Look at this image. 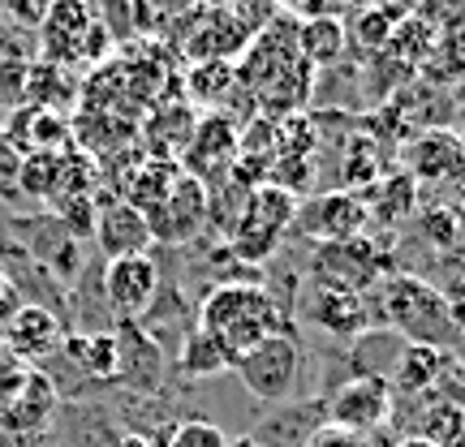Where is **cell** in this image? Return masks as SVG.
<instances>
[{"instance_id": "cell-35", "label": "cell", "mask_w": 465, "mask_h": 447, "mask_svg": "<svg viewBox=\"0 0 465 447\" xmlns=\"http://www.w3.org/2000/svg\"><path fill=\"white\" fill-rule=\"evenodd\" d=\"M9 5H14V14L26 17V22H39V14H44V5H39V0H9Z\"/></svg>"}, {"instance_id": "cell-39", "label": "cell", "mask_w": 465, "mask_h": 447, "mask_svg": "<svg viewBox=\"0 0 465 447\" xmlns=\"http://www.w3.org/2000/svg\"><path fill=\"white\" fill-rule=\"evenodd\" d=\"M0 14H5V0H0Z\"/></svg>"}, {"instance_id": "cell-34", "label": "cell", "mask_w": 465, "mask_h": 447, "mask_svg": "<svg viewBox=\"0 0 465 447\" xmlns=\"http://www.w3.org/2000/svg\"><path fill=\"white\" fill-rule=\"evenodd\" d=\"M362 0H311V14L306 17H341V14H349V9H358ZM302 17V22H306Z\"/></svg>"}, {"instance_id": "cell-36", "label": "cell", "mask_w": 465, "mask_h": 447, "mask_svg": "<svg viewBox=\"0 0 465 447\" xmlns=\"http://www.w3.org/2000/svg\"><path fill=\"white\" fill-rule=\"evenodd\" d=\"M113 447H151V439L147 434H134V431H125L121 439H113Z\"/></svg>"}, {"instance_id": "cell-11", "label": "cell", "mask_w": 465, "mask_h": 447, "mask_svg": "<svg viewBox=\"0 0 465 447\" xmlns=\"http://www.w3.org/2000/svg\"><path fill=\"white\" fill-rule=\"evenodd\" d=\"M108 258H134V254H147L155 246V237L147 228V216L134 211L125 199H113L95 207V232H91Z\"/></svg>"}, {"instance_id": "cell-5", "label": "cell", "mask_w": 465, "mask_h": 447, "mask_svg": "<svg viewBox=\"0 0 465 447\" xmlns=\"http://www.w3.org/2000/svg\"><path fill=\"white\" fill-rule=\"evenodd\" d=\"M392 417V387L388 374H353L328 400V422L345 426L353 434H375Z\"/></svg>"}, {"instance_id": "cell-18", "label": "cell", "mask_w": 465, "mask_h": 447, "mask_svg": "<svg viewBox=\"0 0 465 447\" xmlns=\"http://www.w3.org/2000/svg\"><path fill=\"white\" fill-rule=\"evenodd\" d=\"M311 318H315L319 327L328 335H336V340H353V335L366 332V306L358 293H336V288H323L315 297V306H311Z\"/></svg>"}, {"instance_id": "cell-1", "label": "cell", "mask_w": 465, "mask_h": 447, "mask_svg": "<svg viewBox=\"0 0 465 447\" xmlns=\"http://www.w3.org/2000/svg\"><path fill=\"white\" fill-rule=\"evenodd\" d=\"M232 73L237 86H246L263 103V112H302L315 95V69L302 61L298 22H284V14L242 48Z\"/></svg>"}, {"instance_id": "cell-32", "label": "cell", "mask_w": 465, "mask_h": 447, "mask_svg": "<svg viewBox=\"0 0 465 447\" xmlns=\"http://www.w3.org/2000/svg\"><path fill=\"white\" fill-rule=\"evenodd\" d=\"M302 447H366L362 434L345 431V426H336V422H319L315 431L306 434V443Z\"/></svg>"}, {"instance_id": "cell-10", "label": "cell", "mask_w": 465, "mask_h": 447, "mask_svg": "<svg viewBox=\"0 0 465 447\" xmlns=\"http://www.w3.org/2000/svg\"><path fill=\"white\" fill-rule=\"evenodd\" d=\"M237 125H232L224 112L199 116V125L190 133V147L182 155V172H190L194 181H212V177H224L237 164Z\"/></svg>"}, {"instance_id": "cell-9", "label": "cell", "mask_w": 465, "mask_h": 447, "mask_svg": "<svg viewBox=\"0 0 465 447\" xmlns=\"http://www.w3.org/2000/svg\"><path fill=\"white\" fill-rule=\"evenodd\" d=\"M177 34H190V39H185V56H190L194 65H199V61H232V56H242V48L250 44V31L232 17L229 5H203Z\"/></svg>"}, {"instance_id": "cell-6", "label": "cell", "mask_w": 465, "mask_h": 447, "mask_svg": "<svg viewBox=\"0 0 465 447\" xmlns=\"http://www.w3.org/2000/svg\"><path fill=\"white\" fill-rule=\"evenodd\" d=\"M160 293V267L151 254H134V258H108L104 267V297L113 306L121 323H138L151 310V301Z\"/></svg>"}, {"instance_id": "cell-14", "label": "cell", "mask_w": 465, "mask_h": 447, "mask_svg": "<svg viewBox=\"0 0 465 447\" xmlns=\"http://www.w3.org/2000/svg\"><path fill=\"white\" fill-rule=\"evenodd\" d=\"M116 340V379L134 383V387H155L160 370H164V353L138 323H121L113 332Z\"/></svg>"}, {"instance_id": "cell-8", "label": "cell", "mask_w": 465, "mask_h": 447, "mask_svg": "<svg viewBox=\"0 0 465 447\" xmlns=\"http://www.w3.org/2000/svg\"><path fill=\"white\" fill-rule=\"evenodd\" d=\"M100 17L86 0H48V9L39 14V48L48 52V65H78L86 31Z\"/></svg>"}, {"instance_id": "cell-25", "label": "cell", "mask_w": 465, "mask_h": 447, "mask_svg": "<svg viewBox=\"0 0 465 447\" xmlns=\"http://www.w3.org/2000/svg\"><path fill=\"white\" fill-rule=\"evenodd\" d=\"M130 9L143 31L160 34V31H182L185 22L203 9V0H130Z\"/></svg>"}, {"instance_id": "cell-19", "label": "cell", "mask_w": 465, "mask_h": 447, "mask_svg": "<svg viewBox=\"0 0 465 447\" xmlns=\"http://www.w3.org/2000/svg\"><path fill=\"white\" fill-rule=\"evenodd\" d=\"M298 48H302V61L311 69L336 65L349 52L345 22L341 17H306V22H298Z\"/></svg>"}, {"instance_id": "cell-37", "label": "cell", "mask_w": 465, "mask_h": 447, "mask_svg": "<svg viewBox=\"0 0 465 447\" xmlns=\"http://www.w3.org/2000/svg\"><path fill=\"white\" fill-rule=\"evenodd\" d=\"M281 9H289V14H298V17H306L311 14V0H276Z\"/></svg>"}, {"instance_id": "cell-2", "label": "cell", "mask_w": 465, "mask_h": 447, "mask_svg": "<svg viewBox=\"0 0 465 447\" xmlns=\"http://www.w3.org/2000/svg\"><path fill=\"white\" fill-rule=\"evenodd\" d=\"M199 332H207L237 362L242 353L263 345L267 335H281L289 327H284L281 301L272 297L267 288H259V284H250V280H232V284L212 288L203 297Z\"/></svg>"}, {"instance_id": "cell-33", "label": "cell", "mask_w": 465, "mask_h": 447, "mask_svg": "<svg viewBox=\"0 0 465 447\" xmlns=\"http://www.w3.org/2000/svg\"><path fill=\"white\" fill-rule=\"evenodd\" d=\"M362 5L366 9H375V14H383L392 26H401V22L418 9V0H362Z\"/></svg>"}, {"instance_id": "cell-28", "label": "cell", "mask_w": 465, "mask_h": 447, "mask_svg": "<svg viewBox=\"0 0 465 447\" xmlns=\"http://www.w3.org/2000/svg\"><path fill=\"white\" fill-rule=\"evenodd\" d=\"M232 86H237L232 61H199V65L185 73V91H190V100H199V103H220Z\"/></svg>"}, {"instance_id": "cell-21", "label": "cell", "mask_w": 465, "mask_h": 447, "mask_svg": "<svg viewBox=\"0 0 465 447\" xmlns=\"http://www.w3.org/2000/svg\"><path fill=\"white\" fill-rule=\"evenodd\" d=\"M61 345H65L69 362L78 365L86 379L116 383V340H113V332H100V335H65Z\"/></svg>"}, {"instance_id": "cell-23", "label": "cell", "mask_w": 465, "mask_h": 447, "mask_svg": "<svg viewBox=\"0 0 465 447\" xmlns=\"http://www.w3.org/2000/svg\"><path fill=\"white\" fill-rule=\"evenodd\" d=\"M22 100L31 103V108H39V112H52V108H61V103L74 100V86H69L61 65L39 61V65H31L26 78H22Z\"/></svg>"}, {"instance_id": "cell-29", "label": "cell", "mask_w": 465, "mask_h": 447, "mask_svg": "<svg viewBox=\"0 0 465 447\" xmlns=\"http://www.w3.org/2000/svg\"><path fill=\"white\" fill-rule=\"evenodd\" d=\"M392 22L383 14H375V9H366V5H358L353 9V22L345 26V39L353 44L358 52H366V56H380V52H388V39H392Z\"/></svg>"}, {"instance_id": "cell-22", "label": "cell", "mask_w": 465, "mask_h": 447, "mask_svg": "<svg viewBox=\"0 0 465 447\" xmlns=\"http://www.w3.org/2000/svg\"><path fill=\"white\" fill-rule=\"evenodd\" d=\"M52 383L44 379V374H26L22 379V387H17V396L5 404V426H14V431H31V426H39L44 417H48L52 409Z\"/></svg>"}, {"instance_id": "cell-4", "label": "cell", "mask_w": 465, "mask_h": 447, "mask_svg": "<svg viewBox=\"0 0 465 447\" xmlns=\"http://www.w3.org/2000/svg\"><path fill=\"white\" fill-rule=\"evenodd\" d=\"M383 306H388V318L410 345H435L452 335V318H449V301L440 297L435 288H427L422 280H410V276H397L383 293Z\"/></svg>"}, {"instance_id": "cell-38", "label": "cell", "mask_w": 465, "mask_h": 447, "mask_svg": "<svg viewBox=\"0 0 465 447\" xmlns=\"http://www.w3.org/2000/svg\"><path fill=\"white\" fill-rule=\"evenodd\" d=\"M397 447H435V443H431V439H418V434H405Z\"/></svg>"}, {"instance_id": "cell-27", "label": "cell", "mask_w": 465, "mask_h": 447, "mask_svg": "<svg viewBox=\"0 0 465 447\" xmlns=\"http://www.w3.org/2000/svg\"><path fill=\"white\" fill-rule=\"evenodd\" d=\"M56 168H61V151H31L17 160V189L31 199H52L56 189Z\"/></svg>"}, {"instance_id": "cell-3", "label": "cell", "mask_w": 465, "mask_h": 447, "mask_svg": "<svg viewBox=\"0 0 465 447\" xmlns=\"http://www.w3.org/2000/svg\"><path fill=\"white\" fill-rule=\"evenodd\" d=\"M232 374L246 383L250 396H259L263 404H281L293 396V387L302 379V345L293 332L267 335L263 345H254L232 362Z\"/></svg>"}, {"instance_id": "cell-13", "label": "cell", "mask_w": 465, "mask_h": 447, "mask_svg": "<svg viewBox=\"0 0 465 447\" xmlns=\"http://www.w3.org/2000/svg\"><path fill=\"white\" fill-rule=\"evenodd\" d=\"M298 224H302V232L323 237V246H336V241H353L362 232L366 207L353 194H323L306 211H298Z\"/></svg>"}, {"instance_id": "cell-30", "label": "cell", "mask_w": 465, "mask_h": 447, "mask_svg": "<svg viewBox=\"0 0 465 447\" xmlns=\"http://www.w3.org/2000/svg\"><path fill=\"white\" fill-rule=\"evenodd\" d=\"M164 447H229V434L220 431L216 422L190 417V422H177V426H168Z\"/></svg>"}, {"instance_id": "cell-24", "label": "cell", "mask_w": 465, "mask_h": 447, "mask_svg": "<svg viewBox=\"0 0 465 447\" xmlns=\"http://www.w3.org/2000/svg\"><path fill=\"white\" fill-rule=\"evenodd\" d=\"M224 370H232V357L207 332L194 327L182 345V374L185 379H216V374H224Z\"/></svg>"}, {"instance_id": "cell-20", "label": "cell", "mask_w": 465, "mask_h": 447, "mask_svg": "<svg viewBox=\"0 0 465 447\" xmlns=\"http://www.w3.org/2000/svg\"><path fill=\"white\" fill-rule=\"evenodd\" d=\"M182 177V168L168 164V160H151V164L134 168L130 181H125V194L121 199L130 202L134 211H143V216H151L160 202L168 199V189H173V181Z\"/></svg>"}, {"instance_id": "cell-12", "label": "cell", "mask_w": 465, "mask_h": 447, "mask_svg": "<svg viewBox=\"0 0 465 447\" xmlns=\"http://www.w3.org/2000/svg\"><path fill=\"white\" fill-rule=\"evenodd\" d=\"M315 280L323 288H336V293H358L375 280V254L366 249V241H336V246H323L315 258Z\"/></svg>"}, {"instance_id": "cell-31", "label": "cell", "mask_w": 465, "mask_h": 447, "mask_svg": "<svg viewBox=\"0 0 465 447\" xmlns=\"http://www.w3.org/2000/svg\"><path fill=\"white\" fill-rule=\"evenodd\" d=\"M52 211L61 219V228L69 237H91L95 232V199L91 194H69V199H56Z\"/></svg>"}, {"instance_id": "cell-15", "label": "cell", "mask_w": 465, "mask_h": 447, "mask_svg": "<svg viewBox=\"0 0 465 447\" xmlns=\"http://www.w3.org/2000/svg\"><path fill=\"white\" fill-rule=\"evenodd\" d=\"M452 370V357L444 348L435 345H405L397 353V362H392V374H388V387L401 392V396H435V383L440 374Z\"/></svg>"}, {"instance_id": "cell-16", "label": "cell", "mask_w": 465, "mask_h": 447, "mask_svg": "<svg viewBox=\"0 0 465 447\" xmlns=\"http://www.w3.org/2000/svg\"><path fill=\"white\" fill-rule=\"evenodd\" d=\"M194 125H199V116L190 112L185 103H168V100L155 103V112L147 116V138H151L155 160H168V164H173L177 155H185Z\"/></svg>"}, {"instance_id": "cell-7", "label": "cell", "mask_w": 465, "mask_h": 447, "mask_svg": "<svg viewBox=\"0 0 465 447\" xmlns=\"http://www.w3.org/2000/svg\"><path fill=\"white\" fill-rule=\"evenodd\" d=\"M207 216H212V194H207V185L194 181L190 172H182V177L173 181V189H168V199L147 216V228L155 241L182 246V241H190V237L207 224Z\"/></svg>"}, {"instance_id": "cell-26", "label": "cell", "mask_w": 465, "mask_h": 447, "mask_svg": "<svg viewBox=\"0 0 465 447\" xmlns=\"http://www.w3.org/2000/svg\"><path fill=\"white\" fill-rule=\"evenodd\" d=\"M457 164H461V142L452 133H427L414 151L418 177H452Z\"/></svg>"}, {"instance_id": "cell-17", "label": "cell", "mask_w": 465, "mask_h": 447, "mask_svg": "<svg viewBox=\"0 0 465 447\" xmlns=\"http://www.w3.org/2000/svg\"><path fill=\"white\" fill-rule=\"evenodd\" d=\"M61 345V323L52 310L44 306H22L9 318V348L22 353V357H44Z\"/></svg>"}]
</instances>
